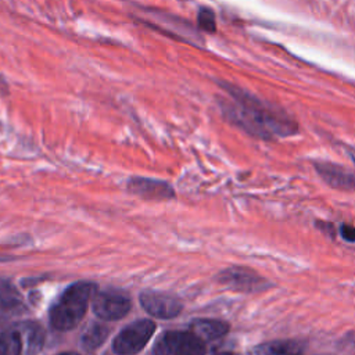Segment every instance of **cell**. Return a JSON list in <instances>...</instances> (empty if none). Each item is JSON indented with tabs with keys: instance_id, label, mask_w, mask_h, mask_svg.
<instances>
[{
	"instance_id": "obj_1",
	"label": "cell",
	"mask_w": 355,
	"mask_h": 355,
	"mask_svg": "<svg viewBox=\"0 0 355 355\" xmlns=\"http://www.w3.org/2000/svg\"><path fill=\"white\" fill-rule=\"evenodd\" d=\"M226 92L229 100L223 104L225 112L247 132L261 137H272L287 136L295 130V125L287 115L245 90L227 86Z\"/></svg>"
},
{
	"instance_id": "obj_2",
	"label": "cell",
	"mask_w": 355,
	"mask_h": 355,
	"mask_svg": "<svg viewBox=\"0 0 355 355\" xmlns=\"http://www.w3.org/2000/svg\"><path fill=\"white\" fill-rule=\"evenodd\" d=\"M94 294L96 286L89 282H78L68 287L50 311L51 326L60 331L76 327Z\"/></svg>"
},
{
	"instance_id": "obj_3",
	"label": "cell",
	"mask_w": 355,
	"mask_h": 355,
	"mask_svg": "<svg viewBox=\"0 0 355 355\" xmlns=\"http://www.w3.org/2000/svg\"><path fill=\"white\" fill-rule=\"evenodd\" d=\"M8 355H37L44 344V331L35 322H19L1 334Z\"/></svg>"
},
{
	"instance_id": "obj_4",
	"label": "cell",
	"mask_w": 355,
	"mask_h": 355,
	"mask_svg": "<svg viewBox=\"0 0 355 355\" xmlns=\"http://www.w3.org/2000/svg\"><path fill=\"white\" fill-rule=\"evenodd\" d=\"M154 355H205V341L190 331H168L154 347Z\"/></svg>"
},
{
	"instance_id": "obj_5",
	"label": "cell",
	"mask_w": 355,
	"mask_h": 355,
	"mask_svg": "<svg viewBox=\"0 0 355 355\" xmlns=\"http://www.w3.org/2000/svg\"><path fill=\"white\" fill-rule=\"evenodd\" d=\"M155 323L150 319H143L126 326L114 340L112 348L119 355H133L141 351L154 334Z\"/></svg>"
},
{
	"instance_id": "obj_6",
	"label": "cell",
	"mask_w": 355,
	"mask_h": 355,
	"mask_svg": "<svg viewBox=\"0 0 355 355\" xmlns=\"http://www.w3.org/2000/svg\"><path fill=\"white\" fill-rule=\"evenodd\" d=\"M130 300L123 293L105 290L93 295V311L104 320H116L130 311Z\"/></svg>"
},
{
	"instance_id": "obj_7",
	"label": "cell",
	"mask_w": 355,
	"mask_h": 355,
	"mask_svg": "<svg viewBox=\"0 0 355 355\" xmlns=\"http://www.w3.org/2000/svg\"><path fill=\"white\" fill-rule=\"evenodd\" d=\"M218 280L233 290L244 291V293H258L269 287L266 279H263L254 270H250L247 268H239V266H233L222 270L218 275Z\"/></svg>"
},
{
	"instance_id": "obj_8",
	"label": "cell",
	"mask_w": 355,
	"mask_h": 355,
	"mask_svg": "<svg viewBox=\"0 0 355 355\" xmlns=\"http://www.w3.org/2000/svg\"><path fill=\"white\" fill-rule=\"evenodd\" d=\"M140 302L147 313L161 319H172L178 316L183 308L176 297L155 291H144L140 295Z\"/></svg>"
},
{
	"instance_id": "obj_9",
	"label": "cell",
	"mask_w": 355,
	"mask_h": 355,
	"mask_svg": "<svg viewBox=\"0 0 355 355\" xmlns=\"http://www.w3.org/2000/svg\"><path fill=\"white\" fill-rule=\"evenodd\" d=\"M316 169L330 186L340 190H355V173L351 171L329 162L318 164Z\"/></svg>"
},
{
	"instance_id": "obj_10",
	"label": "cell",
	"mask_w": 355,
	"mask_h": 355,
	"mask_svg": "<svg viewBox=\"0 0 355 355\" xmlns=\"http://www.w3.org/2000/svg\"><path fill=\"white\" fill-rule=\"evenodd\" d=\"M304 351V343L298 340H275L257 345L251 355H300Z\"/></svg>"
},
{
	"instance_id": "obj_11",
	"label": "cell",
	"mask_w": 355,
	"mask_h": 355,
	"mask_svg": "<svg viewBox=\"0 0 355 355\" xmlns=\"http://www.w3.org/2000/svg\"><path fill=\"white\" fill-rule=\"evenodd\" d=\"M191 331L202 341H212L229 331V324L215 319H197L191 323Z\"/></svg>"
},
{
	"instance_id": "obj_12",
	"label": "cell",
	"mask_w": 355,
	"mask_h": 355,
	"mask_svg": "<svg viewBox=\"0 0 355 355\" xmlns=\"http://www.w3.org/2000/svg\"><path fill=\"white\" fill-rule=\"evenodd\" d=\"M130 189L141 196L147 194L150 197H171L172 189L162 182H154L147 179H135L130 182Z\"/></svg>"
},
{
	"instance_id": "obj_13",
	"label": "cell",
	"mask_w": 355,
	"mask_h": 355,
	"mask_svg": "<svg viewBox=\"0 0 355 355\" xmlns=\"http://www.w3.org/2000/svg\"><path fill=\"white\" fill-rule=\"evenodd\" d=\"M108 334H110V330L104 324H98V323L90 324L82 336V345L87 351L97 349L105 341Z\"/></svg>"
},
{
	"instance_id": "obj_14",
	"label": "cell",
	"mask_w": 355,
	"mask_h": 355,
	"mask_svg": "<svg viewBox=\"0 0 355 355\" xmlns=\"http://www.w3.org/2000/svg\"><path fill=\"white\" fill-rule=\"evenodd\" d=\"M19 301L18 293L8 283L0 280V308H15L19 305Z\"/></svg>"
},
{
	"instance_id": "obj_15",
	"label": "cell",
	"mask_w": 355,
	"mask_h": 355,
	"mask_svg": "<svg viewBox=\"0 0 355 355\" xmlns=\"http://www.w3.org/2000/svg\"><path fill=\"white\" fill-rule=\"evenodd\" d=\"M197 21H198L200 28L204 29L205 32H215V29H216L215 14H214L211 10L202 8V10L198 12Z\"/></svg>"
},
{
	"instance_id": "obj_16",
	"label": "cell",
	"mask_w": 355,
	"mask_h": 355,
	"mask_svg": "<svg viewBox=\"0 0 355 355\" xmlns=\"http://www.w3.org/2000/svg\"><path fill=\"white\" fill-rule=\"evenodd\" d=\"M341 234L347 241H355V227L354 226H341Z\"/></svg>"
},
{
	"instance_id": "obj_17",
	"label": "cell",
	"mask_w": 355,
	"mask_h": 355,
	"mask_svg": "<svg viewBox=\"0 0 355 355\" xmlns=\"http://www.w3.org/2000/svg\"><path fill=\"white\" fill-rule=\"evenodd\" d=\"M8 93V85L4 78L0 75V96H6Z\"/></svg>"
},
{
	"instance_id": "obj_18",
	"label": "cell",
	"mask_w": 355,
	"mask_h": 355,
	"mask_svg": "<svg viewBox=\"0 0 355 355\" xmlns=\"http://www.w3.org/2000/svg\"><path fill=\"white\" fill-rule=\"evenodd\" d=\"M0 355H8L7 354V348H6V343H4L1 336H0Z\"/></svg>"
},
{
	"instance_id": "obj_19",
	"label": "cell",
	"mask_w": 355,
	"mask_h": 355,
	"mask_svg": "<svg viewBox=\"0 0 355 355\" xmlns=\"http://www.w3.org/2000/svg\"><path fill=\"white\" fill-rule=\"evenodd\" d=\"M61 355H79V354H76V352H64Z\"/></svg>"
},
{
	"instance_id": "obj_20",
	"label": "cell",
	"mask_w": 355,
	"mask_h": 355,
	"mask_svg": "<svg viewBox=\"0 0 355 355\" xmlns=\"http://www.w3.org/2000/svg\"><path fill=\"white\" fill-rule=\"evenodd\" d=\"M351 157H352V159L355 162V150H351Z\"/></svg>"
},
{
	"instance_id": "obj_21",
	"label": "cell",
	"mask_w": 355,
	"mask_h": 355,
	"mask_svg": "<svg viewBox=\"0 0 355 355\" xmlns=\"http://www.w3.org/2000/svg\"><path fill=\"white\" fill-rule=\"evenodd\" d=\"M216 355H236V354H230V352H220V354H216Z\"/></svg>"
}]
</instances>
